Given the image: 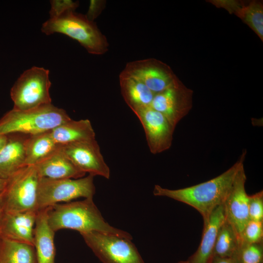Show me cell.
Segmentation results:
<instances>
[{
  "label": "cell",
  "mask_w": 263,
  "mask_h": 263,
  "mask_svg": "<svg viewBox=\"0 0 263 263\" xmlns=\"http://www.w3.org/2000/svg\"><path fill=\"white\" fill-rule=\"evenodd\" d=\"M50 18H56L71 11H75L79 5V2L71 0H53L50 1Z\"/></svg>",
  "instance_id": "28"
},
{
  "label": "cell",
  "mask_w": 263,
  "mask_h": 263,
  "mask_svg": "<svg viewBox=\"0 0 263 263\" xmlns=\"http://www.w3.org/2000/svg\"><path fill=\"white\" fill-rule=\"evenodd\" d=\"M34 166L40 177L52 179H78L86 174L76 167L60 148Z\"/></svg>",
  "instance_id": "18"
},
{
  "label": "cell",
  "mask_w": 263,
  "mask_h": 263,
  "mask_svg": "<svg viewBox=\"0 0 263 263\" xmlns=\"http://www.w3.org/2000/svg\"><path fill=\"white\" fill-rule=\"evenodd\" d=\"M1 212V206H0V214Z\"/></svg>",
  "instance_id": "34"
},
{
  "label": "cell",
  "mask_w": 263,
  "mask_h": 263,
  "mask_svg": "<svg viewBox=\"0 0 263 263\" xmlns=\"http://www.w3.org/2000/svg\"><path fill=\"white\" fill-rule=\"evenodd\" d=\"M50 132L55 142L61 146L95 139L94 131L88 119H71Z\"/></svg>",
  "instance_id": "19"
},
{
  "label": "cell",
  "mask_w": 263,
  "mask_h": 263,
  "mask_svg": "<svg viewBox=\"0 0 263 263\" xmlns=\"http://www.w3.org/2000/svg\"><path fill=\"white\" fill-rule=\"evenodd\" d=\"M263 40V5L262 2L252 0L244 2L234 13Z\"/></svg>",
  "instance_id": "24"
},
{
  "label": "cell",
  "mask_w": 263,
  "mask_h": 263,
  "mask_svg": "<svg viewBox=\"0 0 263 263\" xmlns=\"http://www.w3.org/2000/svg\"><path fill=\"white\" fill-rule=\"evenodd\" d=\"M246 180V176L243 165L236 175L224 204L225 220L232 226L239 239L243 229L249 221V195L245 188Z\"/></svg>",
  "instance_id": "13"
},
{
  "label": "cell",
  "mask_w": 263,
  "mask_h": 263,
  "mask_svg": "<svg viewBox=\"0 0 263 263\" xmlns=\"http://www.w3.org/2000/svg\"><path fill=\"white\" fill-rule=\"evenodd\" d=\"M133 113L144 130L150 151L156 154L169 150L172 145L175 128L167 118L150 106L137 109Z\"/></svg>",
  "instance_id": "12"
},
{
  "label": "cell",
  "mask_w": 263,
  "mask_h": 263,
  "mask_svg": "<svg viewBox=\"0 0 263 263\" xmlns=\"http://www.w3.org/2000/svg\"><path fill=\"white\" fill-rule=\"evenodd\" d=\"M41 30L47 35H65L77 41L91 54L100 55L108 50V40L95 23L74 11L56 18H49L43 23Z\"/></svg>",
  "instance_id": "4"
},
{
  "label": "cell",
  "mask_w": 263,
  "mask_h": 263,
  "mask_svg": "<svg viewBox=\"0 0 263 263\" xmlns=\"http://www.w3.org/2000/svg\"><path fill=\"white\" fill-rule=\"evenodd\" d=\"M7 141L0 150V178L7 179L25 165V143L27 135L8 134Z\"/></svg>",
  "instance_id": "16"
},
{
  "label": "cell",
  "mask_w": 263,
  "mask_h": 263,
  "mask_svg": "<svg viewBox=\"0 0 263 263\" xmlns=\"http://www.w3.org/2000/svg\"><path fill=\"white\" fill-rule=\"evenodd\" d=\"M122 73L142 82L154 94L165 90L179 79L168 64L153 58L130 62Z\"/></svg>",
  "instance_id": "9"
},
{
  "label": "cell",
  "mask_w": 263,
  "mask_h": 263,
  "mask_svg": "<svg viewBox=\"0 0 263 263\" xmlns=\"http://www.w3.org/2000/svg\"><path fill=\"white\" fill-rule=\"evenodd\" d=\"M119 83L122 96L133 112L150 106L154 94L142 82L121 72Z\"/></svg>",
  "instance_id": "20"
},
{
  "label": "cell",
  "mask_w": 263,
  "mask_h": 263,
  "mask_svg": "<svg viewBox=\"0 0 263 263\" xmlns=\"http://www.w3.org/2000/svg\"><path fill=\"white\" fill-rule=\"evenodd\" d=\"M62 152L82 172L107 179L110 169L105 162L97 142L94 139L60 146Z\"/></svg>",
  "instance_id": "11"
},
{
  "label": "cell",
  "mask_w": 263,
  "mask_h": 263,
  "mask_svg": "<svg viewBox=\"0 0 263 263\" xmlns=\"http://www.w3.org/2000/svg\"><path fill=\"white\" fill-rule=\"evenodd\" d=\"M248 216L249 220L263 221V191L249 195Z\"/></svg>",
  "instance_id": "27"
},
{
  "label": "cell",
  "mask_w": 263,
  "mask_h": 263,
  "mask_svg": "<svg viewBox=\"0 0 263 263\" xmlns=\"http://www.w3.org/2000/svg\"><path fill=\"white\" fill-rule=\"evenodd\" d=\"M240 240L248 244L263 243V221L249 220L241 233Z\"/></svg>",
  "instance_id": "26"
},
{
  "label": "cell",
  "mask_w": 263,
  "mask_h": 263,
  "mask_svg": "<svg viewBox=\"0 0 263 263\" xmlns=\"http://www.w3.org/2000/svg\"><path fill=\"white\" fill-rule=\"evenodd\" d=\"M40 176L35 166H26L7 179L0 192L1 212L38 211Z\"/></svg>",
  "instance_id": "5"
},
{
  "label": "cell",
  "mask_w": 263,
  "mask_h": 263,
  "mask_svg": "<svg viewBox=\"0 0 263 263\" xmlns=\"http://www.w3.org/2000/svg\"><path fill=\"white\" fill-rule=\"evenodd\" d=\"M94 177L90 174L78 179L40 177L37 195L38 210L79 197L93 198L95 192Z\"/></svg>",
  "instance_id": "7"
},
{
  "label": "cell",
  "mask_w": 263,
  "mask_h": 263,
  "mask_svg": "<svg viewBox=\"0 0 263 263\" xmlns=\"http://www.w3.org/2000/svg\"><path fill=\"white\" fill-rule=\"evenodd\" d=\"M209 263H236L232 258H221L213 256Z\"/></svg>",
  "instance_id": "30"
},
{
  "label": "cell",
  "mask_w": 263,
  "mask_h": 263,
  "mask_svg": "<svg viewBox=\"0 0 263 263\" xmlns=\"http://www.w3.org/2000/svg\"><path fill=\"white\" fill-rule=\"evenodd\" d=\"M177 263H188V261H180Z\"/></svg>",
  "instance_id": "33"
},
{
  "label": "cell",
  "mask_w": 263,
  "mask_h": 263,
  "mask_svg": "<svg viewBox=\"0 0 263 263\" xmlns=\"http://www.w3.org/2000/svg\"><path fill=\"white\" fill-rule=\"evenodd\" d=\"M71 119L64 110L52 104L26 111L13 108L0 119V134L33 135L51 131Z\"/></svg>",
  "instance_id": "3"
},
{
  "label": "cell",
  "mask_w": 263,
  "mask_h": 263,
  "mask_svg": "<svg viewBox=\"0 0 263 263\" xmlns=\"http://www.w3.org/2000/svg\"><path fill=\"white\" fill-rule=\"evenodd\" d=\"M49 71L33 67L18 78L10 90L13 109L26 111L52 104Z\"/></svg>",
  "instance_id": "6"
},
{
  "label": "cell",
  "mask_w": 263,
  "mask_h": 263,
  "mask_svg": "<svg viewBox=\"0 0 263 263\" xmlns=\"http://www.w3.org/2000/svg\"><path fill=\"white\" fill-rule=\"evenodd\" d=\"M240 243V240L236 232L225 220L219 228L213 249V256L232 258Z\"/></svg>",
  "instance_id": "23"
},
{
  "label": "cell",
  "mask_w": 263,
  "mask_h": 263,
  "mask_svg": "<svg viewBox=\"0 0 263 263\" xmlns=\"http://www.w3.org/2000/svg\"><path fill=\"white\" fill-rule=\"evenodd\" d=\"M37 212L38 211L1 212L0 237L33 245L34 228Z\"/></svg>",
  "instance_id": "14"
},
{
  "label": "cell",
  "mask_w": 263,
  "mask_h": 263,
  "mask_svg": "<svg viewBox=\"0 0 263 263\" xmlns=\"http://www.w3.org/2000/svg\"><path fill=\"white\" fill-rule=\"evenodd\" d=\"M193 91L179 79L165 90L155 94L150 107L161 113L175 128L192 107Z\"/></svg>",
  "instance_id": "10"
},
{
  "label": "cell",
  "mask_w": 263,
  "mask_h": 263,
  "mask_svg": "<svg viewBox=\"0 0 263 263\" xmlns=\"http://www.w3.org/2000/svg\"><path fill=\"white\" fill-rule=\"evenodd\" d=\"M106 4L105 0H90L88 12L85 15L86 18L91 21H94L104 9Z\"/></svg>",
  "instance_id": "29"
},
{
  "label": "cell",
  "mask_w": 263,
  "mask_h": 263,
  "mask_svg": "<svg viewBox=\"0 0 263 263\" xmlns=\"http://www.w3.org/2000/svg\"><path fill=\"white\" fill-rule=\"evenodd\" d=\"M245 155V151L243 152L229 169L208 181L177 189L156 185L153 193L155 196L167 197L193 207L201 214L205 224L213 210L224 205L239 169L244 165Z\"/></svg>",
  "instance_id": "1"
},
{
  "label": "cell",
  "mask_w": 263,
  "mask_h": 263,
  "mask_svg": "<svg viewBox=\"0 0 263 263\" xmlns=\"http://www.w3.org/2000/svg\"><path fill=\"white\" fill-rule=\"evenodd\" d=\"M7 182V179H4L0 178V192L4 188Z\"/></svg>",
  "instance_id": "32"
},
{
  "label": "cell",
  "mask_w": 263,
  "mask_h": 263,
  "mask_svg": "<svg viewBox=\"0 0 263 263\" xmlns=\"http://www.w3.org/2000/svg\"><path fill=\"white\" fill-rule=\"evenodd\" d=\"M0 263H36L33 245L0 237Z\"/></svg>",
  "instance_id": "22"
},
{
  "label": "cell",
  "mask_w": 263,
  "mask_h": 263,
  "mask_svg": "<svg viewBox=\"0 0 263 263\" xmlns=\"http://www.w3.org/2000/svg\"><path fill=\"white\" fill-rule=\"evenodd\" d=\"M225 220L224 205L217 207L208 221L204 224L201 241L196 252L187 261L188 263H209L220 227Z\"/></svg>",
  "instance_id": "17"
},
{
  "label": "cell",
  "mask_w": 263,
  "mask_h": 263,
  "mask_svg": "<svg viewBox=\"0 0 263 263\" xmlns=\"http://www.w3.org/2000/svg\"><path fill=\"white\" fill-rule=\"evenodd\" d=\"M8 136L6 134H0V150L4 146L8 140Z\"/></svg>",
  "instance_id": "31"
},
{
  "label": "cell",
  "mask_w": 263,
  "mask_h": 263,
  "mask_svg": "<svg viewBox=\"0 0 263 263\" xmlns=\"http://www.w3.org/2000/svg\"><path fill=\"white\" fill-rule=\"evenodd\" d=\"M80 235L102 263H145L131 239L97 231Z\"/></svg>",
  "instance_id": "8"
},
{
  "label": "cell",
  "mask_w": 263,
  "mask_h": 263,
  "mask_svg": "<svg viewBox=\"0 0 263 263\" xmlns=\"http://www.w3.org/2000/svg\"><path fill=\"white\" fill-rule=\"evenodd\" d=\"M50 131L28 135L25 148V165L33 166L46 158L60 148Z\"/></svg>",
  "instance_id": "21"
},
{
  "label": "cell",
  "mask_w": 263,
  "mask_h": 263,
  "mask_svg": "<svg viewBox=\"0 0 263 263\" xmlns=\"http://www.w3.org/2000/svg\"><path fill=\"white\" fill-rule=\"evenodd\" d=\"M232 258L236 263H263V243L248 244L240 242Z\"/></svg>",
  "instance_id": "25"
},
{
  "label": "cell",
  "mask_w": 263,
  "mask_h": 263,
  "mask_svg": "<svg viewBox=\"0 0 263 263\" xmlns=\"http://www.w3.org/2000/svg\"><path fill=\"white\" fill-rule=\"evenodd\" d=\"M48 222L55 232L63 229L76 230L80 234L97 231L132 239L129 232L112 226L105 220L93 198L49 207Z\"/></svg>",
  "instance_id": "2"
},
{
  "label": "cell",
  "mask_w": 263,
  "mask_h": 263,
  "mask_svg": "<svg viewBox=\"0 0 263 263\" xmlns=\"http://www.w3.org/2000/svg\"><path fill=\"white\" fill-rule=\"evenodd\" d=\"M49 207L38 210L37 214L33 233L36 263H55V232L48 222Z\"/></svg>",
  "instance_id": "15"
}]
</instances>
